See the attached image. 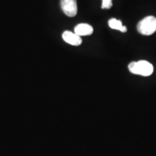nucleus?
<instances>
[{"label":"nucleus","mask_w":156,"mask_h":156,"mask_svg":"<svg viewBox=\"0 0 156 156\" xmlns=\"http://www.w3.org/2000/svg\"><path fill=\"white\" fill-rule=\"evenodd\" d=\"M129 70L134 75L148 77L153 73V66L149 62L140 60L138 62H132L129 64Z\"/></svg>","instance_id":"obj_1"},{"label":"nucleus","mask_w":156,"mask_h":156,"mask_svg":"<svg viewBox=\"0 0 156 156\" xmlns=\"http://www.w3.org/2000/svg\"><path fill=\"white\" fill-rule=\"evenodd\" d=\"M138 32L144 36H151L156 31V17L147 16L140 20L137 24Z\"/></svg>","instance_id":"obj_2"},{"label":"nucleus","mask_w":156,"mask_h":156,"mask_svg":"<svg viewBox=\"0 0 156 156\" xmlns=\"http://www.w3.org/2000/svg\"><path fill=\"white\" fill-rule=\"evenodd\" d=\"M61 8L67 16L75 17L77 13V5L76 0H61Z\"/></svg>","instance_id":"obj_3"},{"label":"nucleus","mask_w":156,"mask_h":156,"mask_svg":"<svg viewBox=\"0 0 156 156\" xmlns=\"http://www.w3.org/2000/svg\"><path fill=\"white\" fill-rule=\"evenodd\" d=\"M62 38L66 43L73 46H80L83 42L80 36L69 30L64 31L62 34Z\"/></svg>","instance_id":"obj_4"},{"label":"nucleus","mask_w":156,"mask_h":156,"mask_svg":"<svg viewBox=\"0 0 156 156\" xmlns=\"http://www.w3.org/2000/svg\"><path fill=\"white\" fill-rule=\"evenodd\" d=\"M75 32L80 36H90L93 33V28L90 25L86 24V23H80L78 24L75 28Z\"/></svg>","instance_id":"obj_5"},{"label":"nucleus","mask_w":156,"mask_h":156,"mask_svg":"<svg viewBox=\"0 0 156 156\" xmlns=\"http://www.w3.org/2000/svg\"><path fill=\"white\" fill-rule=\"evenodd\" d=\"M108 26L112 29L119 30L122 33H125L126 32V30H127L126 27L123 25L122 21L116 18H112L109 20Z\"/></svg>","instance_id":"obj_6"},{"label":"nucleus","mask_w":156,"mask_h":156,"mask_svg":"<svg viewBox=\"0 0 156 156\" xmlns=\"http://www.w3.org/2000/svg\"><path fill=\"white\" fill-rule=\"evenodd\" d=\"M113 0H102V6L101 8L102 9H110L112 8L113 4Z\"/></svg>","instance_id":"obj_7"}]
</instances>
